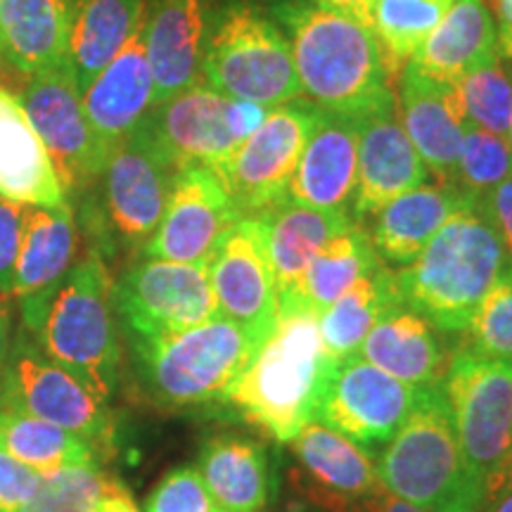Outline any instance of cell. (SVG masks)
<instances>
[{"label": "cell", "mask_w": 512, "mask_h": 512, "mask_svg": "<svg viewBox=\"0 0 512 512\" xmlns=\"http://www.w3.org/2000/svg\"><path fill=\"white\" fill-rule=\"evenodd\" d=\"M114 278L91 249L60 283L22 299L24 332L102 401L117 392L121 347Z\"/></svg>", "instance_id": "obj_1"}, {"label": "cell", "mask_w": 512, "mask_h": 512, "mask_svg": "<svg viewBox=\"0 0 512 512\" xmlns=\"http://www.w3.org/2000/svg\"><path fill=\"white\" fill-rule=\"evenodd\" d=\"M275 19L290 34L302 93L318 110L356 121L396 95L387 57L366 24L309 0L275 5Z\"/></svg>", "instance_id": "obj_2"}, {"label": "cell", "mask_w": 512, "mask_h": 512, "mask_svg": "<svg viewBox=\"0 0 512 512\" xmlns=\"http://www.w3.org/2000/svg\"><path fill=\"white\" fill-rule=\"evenodd\" d=\"M332 358L320 339L318 313L294 297L278 299V318L252 363L235 377L223 401L249 425L290 444L316 415Z\"/></svg>", "instance_id": "obj_3"}, {"label": "cell", "mask_w": 512, "mask_h": 512, "mask_svg": "<svg viewBox=\"0 0 512 512\" xmlns=\"http://www.w3.org/2000/svg\"><path fill=\"white\" fill-rule=\"evenodd\" d=\"M508 266L496 230L470 200L448 216L411 264L394 271V290L403 309L418 313L432 328L465 332Z\"/></svg>", "instance_id": "obj_4"}, {"label": "cell", "mask_w": 512, "mask_h": 512, "mask_svg": "<svg viewBox=\"0 0 512 512\" xmlns=\"http://www.w3.org/2000/svg\"><path fill=\"white\" fill-rule=\"evenodd\" d=\"M377 475L384 489L422 512H482L486 501V486L458 444L439 384L422 389L384 446Z\"/></svg>", "instance_id": "obj_5"}, {"label": "cell", "mask_w": 512, "mask_h": 512, "mask_svg": "<svg viewBox=\"0 0 512 512\" xmlns=\"http://www.w3.org/2000/svg\"><path fill=\"white\" fill-rule=\"evenodd\" d=\"M261 344L264 339L223 316L169 335L133 337L140 387L169 411L223 401Z\"/></svg>", "instance_id": "obj_6"}, {"label": "cell", "mask_w": 512, "mask_h": 512, "mask_svg": "<svg viewBox=\"0 0 512 512\" xmlns=\"http://www.w3.org/2000/svg\"><path fill=\"white\" fill-rule=\"evenodd\" d=\"M200 81L223 98L268 110L302 95L290 41L278 22L249 0H233L216 12Z\"/></svg>", "instance_id": "obj_7"}, {"label": "cell", "mask_w": 512, "mask_h": 512, "mask_svg": "<svg viewBox=\"0 0 512 512\" xmlns=\"http://www.w3.org/2000/svg\"><path fill=\"white\" fill-rule=\"evenodd\" d=\"M453 432L486 496L505 482L512 441V361L458 347L439 382Z\"/></svg>", "instance_id": "obj_8"}, {"label": "cell", "mask_w": 512, "mask_h": 512, "mask_svg": "<svg viewBox=\"0 0 512 512\" xmlns=\"http://www.w3.org/2000/svg\"><path fill=\"white\" fill-rule=\"evenodd\" d=\"M316 114V105L299 98L271 107L252 136L209 166L242 219H254L287 202Z\"/></svg>", "instance_id": "obj_9"}, {"label": "cell", "mask_w": 512, "mask_h": 512, "mask_svg": "<svg viewBox=\"0 0 512 512\" xmlns=\"http://www.w3.org/2000/svg\"><path fill=\"white\" fill-rule=\"evenodd\" d=\"M0 408L62 427L93 444L95 451H112L114 446V418L107 403L69 370L50 361L27 332L12 339L0 380Z\"/></svg>", "instance_id": "obj_10"}, {"label": "cell", "mask_w": 512, "mask_h": 512, "mask_svg": "<svg viewBox=\"0 0 512 512\" xmlns=\"http://www.w3.org/2000/svg\"><path fill=\"white\" fill-rule=\"evenodd\" d=\"M72 62L31 74L19 102L46 147L64 197H76L100 181L110 150L100 143L86 112Z\"/></svg>", "instance_id": "obj_11"}, {"label": "cell", "mask_w": 512, "mask_h": 512, "mask_svg": "<svg viewBox=\"0 0 512 512\" xmlns=\"http://www.w3.org/2000/svg\"><path fill=\"white\" fill-rule=\"evenodd\" d=\"M422 394L358 354L332 361L325 373L313 420L358 446L380 448L394 439Z\"/></svg>", "instance_id": "obj_12"}, {"label": "cell", "mask_w": 512, "mask_h": 512, "mask_svg": "<svg viewBox=\"0 0 512 512\" xmlns=\"http://www.w3.org/2000/svg\"><path fill=\"white\" fill-rule=\"evenodd\" d=\"M178 174L176 164L164 155L145 119L112 147L102 169V207L98 216L126 247H140L162 221L171 185Z\"/></svg>", "instance_id": "obj_13"}, {"label": "cell", "mask_w": 512, "mask_h": 512, "mask_svg": "<svg viewBox=\"0 0 512 512\" xmlns=\"http://www.w3.org/2000/svg\"><path fill=\"white\" fill-rule=\"evenodd\" d=\"M114 306L131 337L181 332L219 316L207 264L145 259L114 283Z\"/></svg>", "instance_id": "obj_14"}, {"label": "cell", "mask_w": 512, "mask_h": 512, "mask_svg": "<svg viewBox=\"0 0 512 512\" xmlns=\"http://www.w3.org/2000/svg\"><path fill=\"white\" fill-rule=\"evenodd\" d=\"M242 221L228 192L209 166L178 169L162 221L145 242V259L207 264L211 252L235 223Z\"/></svg>", "instance_id": "obj_15"}, {"label": "cell", "mask_w": 512, "mask_h": 512, "mask_svg": "<svg viewBox=\"0 0 512 512\" xmlns=\"http://www.w3.org/2000/svg\"><path fill=\"white\" fill-rule=\"evenodd\" d=\"M207 268L219 316L266 342L278 318V287L259 221L235 223L211 252Z\"/></svg>", "instance_id": "obj_16"}, {"label": "cell", "mask_w": 512, "mask_h": 512, "mask_svg": "<svg viewBox=\"0 0 512 512\" xmlns=\"http://www.w3.org/2000/svg\"><path fill=\"white\" fill-rule=\"evenodd\" d=\"M396 91L401 126L427 171L437 176L441 185H456L458 157L467 128L458 86L434 79L408 62L396 79Z\"/></svg>", "instance_id": "obj_17"}, {"label": "cell", "mask_w": 512, "mask_h": 512, "mask_svg": "<svg viewBox=\"0 0 512 512\" xmlns=\"http://www.w3.org/2000/svg\"><path fill=\"white\" fill-rule=\"evenodd\" d=\"M358 178L351 211L373 216L384 204L427 185L430 171L396 119V95L356 119Z\"/></svg>", "instance_id": "obj_18"}, {"label": "cell", "mask_w": 512, "mask_h": 512, "mask_svg": "<svg viewBox=\"0 0 512 512\" xmlns=\"http://www.w3.org/2000/svg\"><path fill=\"white\" fill-rule=\"evenodd\" d=\"M145 124L176 169L214 166L242 143L233 126V100L202 81L152 107Z\"/></svg>", "instance_id": "obj_19"}, {"label": "cell", "mask_w": 512, "mask_h": 512, "mask_svg": "<svg viewBox=\"0 0 512 512\" xmlns=\"http://www.w3.org/2000/svg\"><path fill=\"white\" fill-rule=\"evenodd\" d=\"M209 27V0H152L145 8L143 34L155 105L200 81Z\"/></svg>", "instance_id": "obj_20"}, {"label": "cell", "mask_w": 512, "mask_h": 512, "mask_svg": "<svg viewBox=\"0 0 512 512\" xmlns=\"http://www.w3.org/2000/svg\"><path fill=\"white\" fill-rule=\"evenodd\" d=\"M143 22L133 31L124 48L112 57L81 95L83 112L100 143L112 147L143 124L155 105L152 69L147 62Z\"/></svg>", "instance_id": "obj_21"}, {"label": "cell", "mask_w": 512, "mask_h": 512, "mask_svg": "<svg viewBox=\"0 0 512 512\" xmlns=\"http://www.w3.org/2000/svg\"><path fill=\"white\" fill-rule=\"evenodd\" d=\"M358 178V126L354 119L318 110L316 124L294 171L287 200L325 211H347Z\"/></svg>", "instance_id": "obj_22"}, {"label": "cell", "mask_w": 512, "mask_h": 512, "mask_svg": "<svg viewBox=\"0 0 512 512\" xmlns=\"http://www.w3.org/2000/svg\"><path fill=\"white\" fill-rule=\"evenodd\" d=\"M0 197L31 207L69 204L22 102L0 83Z\"/></svg>", "instance_id": "obj_23"}, {"label": "cell", "mask_w": 512, "mask_h": 512, "mask_svg": "<svg viewBox=\"0 0 512 512\" xmlns=\"http://www.w3.org/2000/svg\"><path fill=\"white\" fill-rule=\"evenodd\" d=\"M254 219L259 221L278 297L294 292L313 256L354 223L349 211L313 209L292 200Z\"/></svg>", "instance_id": "obj_24"}, {"label": "cell", "mask_w": 512, "mask_h": 512, "mask_svg": "<svg viewBox=\"0 0 512 512\" xmlns=\"http://www.w3.org/2000/svg\"><path fill=\"white\" fill-rule=\"evenodd\" d=\"M498 57L496 19L486 0H453L411 62L434 79L456 83Z\"/></svg>", "instance_id": "obj_25"}, {"label": "cell", "mask_w": 512, "mask_h": 512, "mask_svg": "<svg viewBox=\"0 0 512 512\" xmlns=\"http://www.w3.org/2000/svg\"><path fill=\"white\" fill-rule=\"evenodd\" d=\"M72 0H0V62L36 74L69 60Z\"/></svg>", "instance_id": "obj_26"}, {"label": "cell", "mask_w": 512, "mask_h": 512, "mask_svg": "<svg viewBox=\"0 0 512 512\" xmlns=\"http://www.w3.org/2000/svg\"><path fill=\"white\" fill-rule=\"evenodd\" d=\"M465 202H470V197H465L456 185L439 183L420 185L384 204L368 233L377 256L392 266H408L437 235L448 216Z\"/></svg>", "instance_id": "obj_27"}, {"label": "cell", "mask_w": 512, "mask_h": 512, "mask_svg": "<svg viewBox=\"0 0 512 512\" xmlns=\"http://www.w3.org/2000/svg\"><path fill=\"white\" fill-rule=\"evenodd\" d=\"M358 356L396 380L420 389L437 387L448 366L432 325L403 306L377 320L358 349Z\"/></svg>", "instance_id": "obj_28"}, {"label": "cell", "mask_w": 512, "mask_h": 512, "mask_svg": "<svg viewBox=\"0 0 512 512\" xmlns=\"http://www.w3.org/2000/svg\"><path fill=\"white\" fill-rule=\"evenodd\" d=\"M290 444L304 470V484L311 489L351 501L384 489L368 453L323 422L311 420Z\"/></svg>", "instance_id": "obj_29"}, {"label": "cell", "mask_w": 512, "mask_h": 512, "mask_svg": "<svg viewBox=\"0 0 512 512\" xmlns=\"http://www.w3.org/2000/svg\"><path fill=\"white\" fill-rule=\"evenodd\" d=\"M200 475L223 512H261L271 496L266 448L259 441L216 437L200 453Z\"/></svg>", "instance_id": "obj_30"}, {"label": "cell", "mask_w": 512, "mask_h": 512, "mask_svg": "<svg viewBox=\"0 0 512 512\" xmlns=\"http://www.w3.org/2000/svg\"><path fill=\"white\" fill-rule=\"evenodd\" d=\"M76 249H79V233L69 204L62 207L29 204L10 297L24 299L60 283L72 271Z\"/></svg>", "instance_id": "obj_31"}, {"label": "cell", "mask_w": 512, "mask_h": 512, "mask_svg": "<svg viewBox=\"0 0 512 512\" xmlns=\"http://www.w3.org/2000/svg\"><path fill=\"white\" fill-rule=\"evenodd\" d=\"M145 17V0H72V62L81 93L124 48Z\"/></svg>", "instance_id": "obj_32"}, {"label": "cell", "mask_w": 512, "mask_h": 512, "mask_svg": "<svg viewBox=\"0 0 512 512\" xmlns=\"http://www.w3.org/2000/svg\"><path fill=\"white\" fill-rule=\"evenodd\" d=\"M401 309L394 290V271L380 266L373 275L358 280L318 316L323 349L332 361L358 354L377 320Z\"/></svg>", "instance_id": "obj_33"}, {"label": "cell", "mask_w": 512, "mask_h": 512, "mask_svg": "<svg viewBox=\"0 0 512 512\" xmlns=\"http://www.w3.org/2000/svg\"><path fill=\"white\" fill-rule=\"evenodd\" d=\"M380 266L382 259L377 256L370 235L363 230L361 223L354 221L313 256L311 264L299 278V285L285 297L299 299L320 316L351 285L373 275Z\"/></svg>", "instance_id": "obj_34"}, {"label": "cell", "mask_w": 512, "mask_h": 512, "mask_svg": "<svg viewBox=\"0 0 512 512\" xmlns=\"http://www.w3.org/2000/svg\"><path fill=\"white\" fill-rule=\"evenodd\" d=\"M0 448L41 477L64 467L91 465L98 453L86 439L12 408H0Z\"/></svg>", "instance_id": "obj_35"}, {"label": "cell", "mask_w": 512, "mask_h": 512, "mask_svg": "<svg viewBox=\"0 0 512 512\" xmlns=\"http://www.w3.org/2000/svg\"><path fill=\"white\" fill-rule=\"evenodd\" d=\"M451 5L453 0H375L373 31L394 79Z\"/></svg>", "instance_id": "obj_36"}, {"label": "cell", "mask_w": 512, "mask_h": 512, "mask_svg": "<svg viewBox=\"0 0 512 512\" xmlns=\"http://www.w3.org/2000/svg\"><path fill=\"white\" fill-rule=\"evenodd\" d=\"M121 489L124 486L95 463L64 467L55 475L43 477L36 496L22 512H93Z\"/></svg>", "instance_id": "obj_37"}, {"label": "cell", "mask_w": 512, "mask_h": 512, "mask_svg": "<svg viewBox=\"0 0 512 512\" xmlns=\"http://www.w3.org/2000/svg\"><path fill=\"white\" fill-rule=\"evenodd\" d=\"M512 176V145L505 136L467 124L460 147L456 188L470 200H482L489 190Z\"/></svg>", "instance_id": "obj_38"}, {"label": "cell", "mask_w": 512, "mask_h": 512, "mask_svg": "<svg viewBox=\"0 0 512 512\" xmlns=\"http://www.w3.org/2000/svg\"><path fill=\"white\" fill-rule=\"evenodd\" d=\"M467 124L508 138L512 114V79L503 69L501 57L472 69L456 81Z\"/></svg>", "instance_id": "obj_39"}, {"label": "cell", "mask_w": 512, "mask_h": 512, "mask_svg": "<svg viewBox=\"0 0 512 512\" xmlns=\"http://www.w3.org/2000/svg\"><path fill=\"white\" fill-rule=\"evenodd\" d=\"M465 332V347L496 361H512V266L486 292Z\"/></svg>", "instance_id": "obj_40"}, {"label": "cell", "mask_w": 512, "mask_h": 512, "mask_svg": "<svg viewBox=\"0 0 512 512\" xmlns=\"http://www.w3.org/2000/svg\"><path fill=\"white\" fill-rule=\"evenodd\" d=\"M197 467H176L147 496L145 512H219Z\"/></svg>", "instance_id": "obj_41"}, {"label": "cell", "mask_w": 512, "mask_h": 512, "mask_svg": "<svg viewBox=\"0 0 512 512\" xmlns=\"http://www.w3.org/2000/svg\"><path fill=\"white\" fill-rule=\"evenodd\" d=\"M29 204H19L0 197V294H10L15 266L24 238Z\"/></svg>", "instance_id": "obj_42"}, {"label": "cell", "mask_w": 512, "mask_h": 512, "mask_svg": "<svg viewBox=\"0 0 512 512\" xmlns=\"http://www.w3.org/2000/svg\"><path fill=\"white\" fill-rule=\"evenodd\" d=\"M43 477L0 448V512H22L36 496Z\"/></svg>", "instance_id": "obj_43"}, {"label": "cell", "mask_w": 512, "mask_h": 512, "mask_svg": "<svg viewBox=\"0 0 512 512\" xmlns=\"http://www.w3.org/2000/svg\"><path fill=\"white\" fill-rule=\"evenodd\" d=\"M479 209L489 219L491 228L496 230L498 240L508 254V264L512 266V176L489 190L482 200H477Z\"/></svg>", "instance_id": "obj_44"}, {"label": "cell", "mask_w": 512, "mask_h": 512, "mask_svg": "<svg viewBox=\"0 0 512 512\" xmlns=\"http://www.w3.org/2000/svg\"><path fill=\"white\" fill-rule=\"evenodd\" d=\"M313 5H320V8H328L335 12H342L356 22L366 24V27L373 29V3L375 0H309Z\"/></svg>", "instance_id": "obj_45"}, {"label": "cell", "mask_w": 512, "mask_h": 512, "mask_svg": "<svg viewBox=\"0 0 512 512\" xmlns=\"http://www.w3.org/2000/svg\"><path fill=\"white\" fill-rule=\"evenodd\" d=\"M363 512H422L415 505L406 503L403 498L394 496L392 491L380 489L377 494H370L361 501Z\"/></svg>", "instance_id": "obj_46"}, {"label": "cell", "mask_w": 512, "mask_h": 512, "mask_svg": "<svg viewBox=\"0 0 512 512\" xmlns=\"http://www.w3.org/2000/svg\"><path fill=\"white\" fill-rule=\"evenodd\" d=\"M482 512H512V479L503 482L496 491L486 496Z\"/></svg>", "instance_id": "obj_47"}, {"label": "cell", "mask_w": 512, "mask_h": 512, "mask_svg": "<svg viewBox=\"0 0 512 512\" xmlns=\"http://www.w3.org/2000/svg\"><path fill=\"white\" fill-rule=\"evenodd\" d=\"M12 347V330H10V316L8 311L0 306V380H3L5 366H8V356Z\"/></svg>", "instance_id": "obj_48"}, {"label": "cell", "mask_w": 512, "mask_h": 512, "mask_svg": "<svg viewBox=\"0 0 512 512\" xmlns=\"http://www.w3.org/2000/svg\"><path fill=\"white\" fill-rule=\"evenodd\" d=\"M93 512H140V510L136 508V503H133V498L128 496V491L121 489L119 494L105 498V501H102Z\"/></svg>", "instance_id": "obj_49"}, {"label": "cell", "mask_w": 512, "mask_h": 512, "mask_svg": "<svg viewBox=\"0 0 512 512\" xmlns=\"http://www.w3.org/2000/svg\"><path fill=\"white\" fill-rule=\"evenodd\" d=\"M512 477V441H510V463H508V475H505V482Z\"/></svg>", "instance_id": "obj_50"}, {"label": "cell", "mask_w": 512, "mask_h": 512, "mask_svg": "<svg viewBox=\"0 0 512 512\" xmlns=\"http://www.w3.org/2000/svg\"><path fill=\"white\" fill-rule=\"evenodd\" d=\"M5 72H12V69L8 67V64H3V62H0V79H3ZM15 74H17V72H15Z\"/></svg>", "instance_id": "obj_51"}, {"label": "cell", "mask_w": 512, "mask_h": 512, "mask_svg": "<svg viewBox=\"0 0 512 512\" xmlns=\"http://www.w3.org/2000/svg\"><path fill=\"white\" fill-rule=\"evenodd\" d=\"M510 79H512V74H510ZM508 140H510V145H512V114H510V128H508Z\"/></svg>", "instance_id": "obj_52"}, {"label": "cell", "mask_w": 512, "mask_h": 512, "mask_svg": "<svg viewBox=\"0 0 512 512\" xmlns=\"http://www.w3.org/2000/svg\"><path fill=\"white\" fill-rule=\"evenodd\" d=\"M318 512H323V510H318Z\"/></svg>", "instance_id": "obj_53"}, {"label": "cell", "mask_w": 512, "mask_h": 512, "mask_svg": "<svg viewBox=\"0 0 512 512\" xmlns=\"http://www.w3.org/2000/svg\"><path fill=\"white\" fill-rule=\"evenodd\" d=\"M219 512H223V510H219Z\"/></svg>", "instance_id": "obj_54"}, {"label": "cell", "mask_w": 512, "mask_h": 512, "mask_svg": "<svg viewBox=\"0 0 512 512\" xmlns=\"http://www.w3.org/2000/svg\"><path fill=\"white\" fill-rule=\"evenodd\" d=\"M510 479H512V477H510Z\"/></svg>", "instance_id": "obj_55"}]
</instances>
